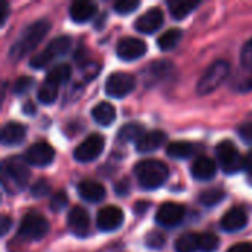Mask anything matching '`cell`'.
<instances>
[{
    "instance_id": "cell-1",
    "label": "cell",
    "mask_w": 252,
    "mask_h": 252,
    "mask_svg": "<svg viewBox=\"0 0 252 252\" xmlns=\"http://www.w3.org/2000/svg\"><path fill=\"white\" fill-rule=\"evenodd\" d=\"M50 30V22L46 19H38L32 24H30L21 37L16 40V43L10 47L9 56L13 59H21L22 56L28 55L31 50H34L40 41L46 37V34Z\"/></svg>"
},
{
    "instance_id": "cell-2",
    "label": "cell",
    "mask_w": 252,
    "mask_h": 252,
    "mask_svg": "<svg viewBox=\"0 0 252 252\" xmlns=\"http://www.w3.org/2000/svg\"><path fill=\"white\" fill-rule=\"evenodd\" d=\"M168 167L159 159H145L136 164L134 176L143 189L152 190L162 186L168 179Z\"/></svg>"
},
{
    "instance_id": "cell-3",
    "label": "cell",
    "mask_w": 252,
    "mask_h": 252,
    "mask_svg": "<svg viewBox=\"0 0 252 252\" xmlns=\"http://www.w3.org/2000/svg\"><path fill=\"white\" fill-rule=\"evenodd\" d=\"M27 161L15 157L9 158L3 162L1 167V174H3V186L12 192V190H19L24 189L25 185L28 183L30 179V170L27 167Z\"/></svg>"
},
{
    "instance_id": "cell-4",
    "label": "cell",
    "mask_w": 252,
    "mask_h": 252,
    "mask_svg": "<svg viewBox=\"0 0 252 252\" xmlns=\"http://www.w3.org/2000/svg\"><path fill=\"white\" fill-rule=\"evenodd\" d=\"M229 72H230L229 62H226L223 59L216 61L213 65L208 66V69L204 72V75L198 81V84H196V93L198 94H202V96L213 93L214 90H217L224 83V80L229 77Z\"/></svg>"
},
{
    "instance_id": "cell-5",
    "label": "cell",
    "mask_w": 252,
    "mask_h": 252,
    "mask_svg": "<svg viewBox=\"0 0 252 252\" xmlns=\"http://www.w3.org/2000/svg\"><path fill=\"white\" fill-rule=\"evenodd\" d=\"M71 49V38L68 35H61L53 38L46 49H43L40 53H37L35 56H32V59L30 61V66L35 68V69H43L46 68L55 58L58 56H63L69 52Z\"/></svg>"
},
{
    "instance_id": "cell-6",
    "label": "cell",
    "mask_w": 252,
    "mask_h": 252,
    "mask_svg": "<svg viewBox=\"0 0 252 252\" xmlns=\"http://www.w3.org/2000/svg\"><path fill=\"white\" fill-rule=\"evenodd\" d=\"M49 232V221L38 213H28L19 227H18V236L24 241H40L43 239Z\"/></svg>"
},
{
    "instance_id": "cell-7",
    "label": "cell",
    "mask_w": 252,
    "mask_h": 252,
    "mask_svg": "<svg viewBox=\"0 0 252 252\" xmlns=\"http://www.w3.org/2000/svg\"><path fill=\"white\" fill-rule=\"evenodd\" d=\"M216 155L221 170L226 174H235L244 170V158L230 140H223L216 146Z\"/></svg>"
},
{
    "instance_id": "cell-8",
    "label": "cell",
    "mask_w": 252,
    "mask_h": 252,
    "mask_svg": "<svg viewBox=\"0 0 252 252\" xmlns=\"http://www.w3.org/2000/svg\"><path fill=\"white\" fill-rule=\"evenodd\" d=\"M136 87V80L133 75L127 72H112L106 78L105 83V92L111 97H124L128 93H131Z\"/></svg>"
},
{
    "instance_id": "cell-9",
    "label": "cell",
    "mask_w": 252,
    "mask_h": 252,
    "mask_svg": "<svg viewBox=\"0 0 252 252\" xmlns=\"http://www.w3.org/2000/svg\"><path fill=\"white\" fill-rule=\"evenodd\" d=\"M105 139L100 134H90L74 149V159L78 162H92L102 154Z\"/></svg>"
},
{
    "instance_id": "cell-10",
    "label": "cell",
    "mask_w": 252,
    "mask_h": 252,
    "mask_svg": "<svg viewBox=\"0 0 252 252\" xmlns=\"http://www.w3.org/2000/svg\"><path fill=\"white\" fill-rule=\"evenodd\" d=\"M186 210L183 205L176 202H165L162 204L155 216V221L162 227H174L182 223L185 219Z\"/></svg>"
},
{
    "instance_id": "cell-11",
    "label": "cell",
    "mask_w": 252,
    "mask_h": 252,
    "mask_svg": "<svg viewBox=\"0 0 252 252\" xmlns=\"http://www.w3.org/2000/svg\"><path fill=\"white\" fill-rule=\"evenodd\" d=\"M124 223V213L115 205H108L99 210L96 216V226L102 232H114Z\"/></svg>"
},
{
    "instance_id": "cell-12",
    "label": "cell",
    "mask_w": 252,
    "mask_h": 252,
    "mask_svg": "<svg viewBox=\"0 0 252 252\" xmlns=\"http://www.w3.org/2000/svg\"><path fill=\"white\" fill-rule=\"evenodd\" d=\"M55 159V149L47 142H37L25 152V161L34 167H46Z\"/></svg>"
},
{
    "instance_id": "cell-13",
    "label": "cell",
    "mask_w": 252,
    "mask_h": 252,
    "mask_svg": "<svg viewBox=\"0 0 252 252\" xmlns=\"http://www.w3.org/2000/svg\"><path fill=\"white\" fill-rule=\"evenodd\" d=\"M146 53V43L136 37H124L117 43V55L123 61H136Z\"/></svg>"
},
{
    "instance_id": "cell-14",
    "label": "cell",
    "mask_w": 252,
    "mask_h": 252,
    "mask_svg": "<svg viewBox=\"0 0 252 252\" xmlns=\"http://www.w3.org/2000/svg\"><path fill=\"white\" fill-rule=\"evenodd\" d=\"M162 22H164L162 10L159 7H151L134 21V28L142 34H152L162 25Z\"/></svg>"
},
{
    "instance_id": "cell-15",
    "label": "cell",
    "mask_w": 252,
    "mask_h": 252,
    "mask_svg": "<svg viewBox=\"0 0 252 252\" xmlns=\"http://www.w3.org/2000/svg\"><path fill=\"white\" fill-rule=\"evenodd\" d=\"M66 223L69 230L77 235V236H86L89 233L90 229V217L89 213L83 208V207H72L71 211L68 213L66 217Z\"/></svg>"
},
{
    "instance_id": "cell-16",
    "label": "cell",
    "mask_w": 252,
    "mask_h": 252,
    "mask_svg": "<svg viewBox=\"0 0 252 252\" xmlns=\"http://www.w3.org/2000/svg\"><path fill=\"white\" fill-rule=\"evenodd\" d=\"M247 223H248V216H247L245 210L242 207H233L224 214L220 224L224 232L233 233V232L242 230L247 226Z\"/></svg>"
},
{
    "instance_id": "cell-17",
    "label": "cell",
    "mask_w": 252,
    "mask_h": 252,
    "mask_svg": "<svg viewBox=\"0 0 252 252\" xmlns=\"http://www.w3.org/2000/svg\"><path fill=\"white\" fill-rule=\"evenodd\" d=\"M190 173H192V177L195 180L207 182V180H211L216 176L217 165H216V162L211 158L199 157L198 159L193 161V164L190 167Z\"/></svg>"
},
{
    "instance_id": "cell-18",
    "label": "cell",
    "mask_w": 252,
    "mask_h": 252,
    "mask_svg": "<svg viewBox=\"0 0 252 252\" xmlns=\"http://www.w3.org/2000/svg\"><path fill=\"white\" fill-rule=\"evenodd\" d=\"M97 13V6L93 1H87V0H78L74 1L69 7V16L74 22L77 24H83L90 21L94 15Z\"/></svg>"
},
{
    "instance_id": "cell-19",
    "label": "cell",
    "mask_w": 252,
    "mask_h": 252,
    "mask_svg": "<svg viewBox=\"0 0 252 252\" xmlns=\"http://www.w3.org/2000/svg\"><path fill=\"white\" fill-rule=\"evenodd\" d=\"M25 134H27L25 126L15 123V121H10V123L3 126L0 139H1V143L6 146H15V145H19L25 139Z\"/></svg>"
},
{
    "instance_id": "cell-20",
    "label": "cell",
    "mask_w": 252,
    "mask_h": 252,
    "mask_svg": "<svg viewBox=\"0 0 252 252\" xmlns=\"http://www.w3.org/2000/svg\"><path fill=\"white\" fill-rule=\"evenodd\" d=\"M165 142V134L159 130H154L149 133H145L140 140L136 143V151L139 154H149L157 149H159Z\"/></svg>"
},
{
    "instance_id": "cell-21",
    "label": "cell",
    "mask_w": 252,
    "mask_h": 252,
    "mask_svg": "<svg viewBox=\"0 0 252 252\" xmlns=\"http://www.w3.org/2000/svg\"><path fill=\"white\" fill-rule=\"evenodd\" d=\"M77 192H78L80 198H83L87 202H100L106 195L105 188L100 183L93 182V180L81 182L77 188Z\"/></svg>"
},
{
    "instance_id": "cell-22",
    "label": "cell",
    "mask_w": 252,
    "mask_h": 252,
    "mask_svg": "<svg viewBox=\"0 0 252 252\" xmlns=\"http://www.w3.org/2000/svg\"><path fill=\"white\" fill-rule=\"evenodd\" d=\"M92 117L93 120L99 124V126H111L114 121H115V117H117V112H115V108L108 103V102H100L97 103L93 109H92Z\"/></svg>"
},
{
    "instance_id": "cell-23",
    "label": "cell",
    "mask_w": 252,
    "mask_h": 252,
    "mask_svg": "<svg viewBox=\"0 0 252 252\" xmlns=\"http://www.w3.org/2000/svg\"><path fill=\"white\" fill-rule=\"evenodd\" d=\"M171 69H173V65L170 62H167V61L154 62L145 69V83L146 84H154L159 78L167 77V74L171 72Z\"/></svg>"
},
{
    "instance_id": "cell-24",
    "label": "cell",
    "mask_w": 252,
    "mask_h": 252,
    "mask_svg": "<svg viewBox=\"0 0 252 252\" xmlns=\"http://www.w3.org/2000/svg\"><path fill=\"white\" fill-rule=\"evenodd\" d=\"M168 10L174 19H185L189 16L198 6L199 1H190V0H173L167 3Z\"/></svg>"
},
{
    "instance_id": "cell-25",
    "label": "cell",
    "mask_w": 252,
    "mask_h": 252,
    "mask_svg": "<svg viewBox=\"0 0 252 252\" xmlns=\"http://www.w3.org/2000/svg\"><path fill=\"white\" fill-rule=\"evenodd\" d=\"M196 152V146L190 142H173L167 146V154L168 157L174 158V159H188L190 158L193 154Z\"/></svg>"
},
{
    "instance_id": "cell-26",
    "label": "cell",
    "mask_w": 252,
    "mask_h": 252,
    "mask_svg": "<svg viewBox=\"0 0 252 252\" xmlns=\"http://www.w3.org/2000/svg\"><path fill=\"white\" fill-rule=\"evenodd\" d=\"M145 134V128L142 124L139 123H128V124H124L118 134H117V139L123 143H128V142H139L140 137Z\"/></svg>"
},
{
    "instance_id": "cell-27",
    "label": "cell",
    "mask_w": 252,
    "mask_h": 252,
    "mask_svg": "<svg viewBox=\"0 0 252 252\" xmlns=\"http://www.w3.org/2000/svg\"><path fill=\"white\" fill-rule=\"evenodd\" d=\"M69 78H71V66L66 65V63H61V65L53 66L49 71L44 81L50 83V84H53V86H56L59 89V86L65 84Z\"/></svg>"
},
{
    "instance_id": "cell-28",
    "label": "cell",
    "mask_w": 252,
    "mask_h": 252,
    "mask_svg": "<svg viewBox=\"0 0 252 252\" xmlns=\"http://www.w3.org/2000/svg\"><path fill=\"white\" fill-rule=\"evenodd\" d=\"M182 30L180 28H170V30H167L164 34H161L159 37H158V47L161 49V50H171V49H174L177 44H179V41H180V38H182Z\"/></svg>"
},
{
    "instance_id": "cell-29",
    "label": "cell",
    "mask_w": 252,
    "mask_h": 252,
    "mask_svg": "<svg viewBox=\"0 0 252 252\" xmlns=\"http://www.w3.org/2000/svg\"><path fill=\"white\" fill-rule=\"evenodd\" d=\"M176 252H196L199 251V235L185 233L176 241Z\"/></svg>"
},
{
    "instance_id": "cell-30",
    "label": "cell",
    "mask_w": 252,
    "mask_h": 252,
    "mask_svg": "<svg viewBox=\"0 0 252 252\" xmlns=\"http://www.w3.org/2000/svg\"><path fill=\"white\" fill-rule=\"evenodd\" d=\"M37 97L41 103H46V105H50L56 100L58 97V87L50 84V83H46L43 81V84L38 87V92H37Z\"/></svg>"
},
{
    "instance_id": "cell-31",
    "label": "cell",
    "mask_w": 252,
    "mask_h": 252,
    "mask_svg": "<svg viewBox=\"0 0 252 252\" xmlns=\"http://www.w3.org/2000/svg\"><path fill=\"white\" fill-rule=\"evenodd\" d=\"M224 196H226V193L220 189H208L199 195V202L205 207H214V205L220 204Z\"/></svg>"
},
{
    "instance_id": "cell-32",
    "label": "cell",
    "mask_w": 252,
    "mask_h": 252,
    "mask_svg": "<svg viewBox=\"0 0 252 252\" xmlns=\"http://www.w3.org/2000/svg\"><path fill=\"white\" fill-rule=\"evenodd\" d=\"M220 245V239L213 233H201L199 235V251L216 252Z\"/></svg>"
},
{
    "instance_id": "cell-33",
    "label": "cell",
    "mask_w": 252,
    "mask_h": 252,
    "mask_svg": "<svg viewBox=\"0 0 252 252\" xmlns=\"http://www.w3.org/2000/svg\"><path fill=\"white\" fill-rule=\"evenodd\" d=\"M34 84H35V81H34V78L32 77H28V75H24V77H19L16 81H15V84H13V93L15 94H18V96H21V94H25V93H28L32 87H34Z\"/></svg>"
},
{
    "instance_id": "cell-34",
    "label": "cell",
    "mask_w": 252,
    "mask_h": 252,
    "mask_svg": "<svg viewBox=\"0 0 252 252\" xmlns=\"http://www.w3.org/2000/svg\"><path fill=\"white\" fill-rule=\"evenodd\" d=\"M140 6L139 0H118L114 3V10L120 15H128Z\"/></svg>"
},
{
    "instance_id": "cell-35",
    "label": "cell",
    "mask_w": 252,
    "mask_h": 252,
    "mask_svg": "<svg viewBox=\"0 0 252 252\" xmlns=\"http://www.w3.org/2000/svg\"><path fill=\"white\" fill-rule=\"evenodd\" d=\"M145 244L151 250H161L167 244V238L159 232H151V233H148Z\"/></svg>"
},
{
    "instance_id": "cell-36",
    "label": "cell",
    "mask_w": 252,
    "mask_h": 252,
    "mask_svg": "<svg viewBox=\"0 0 252 252\" xmlns=\"http://www.w3.org/2000/svg\"><path fill=\"white\" fill-rule=\"evenodd\" d=\"M66 205H68V196H66V193H65L63 190L56 192V193L50 198V210L55 211V213L62 211Z\"/></svg>"
},
{
    "instance_id": "cell-37",
    "label": "cell",
    "mask_w": 252,
    "mask_h": 252,
    "mask_svg": "<svg viewBox=\"0 0 252 252\" xmlns=\"http://www.w3.org/2000/svg\"><path fill=\"white\" fill-rule=\"evenodd\" d=\"M241 63L245 69L252 71V38L245 43L241 52Z\"/></svg>"
},
{
    "instance_id": "cell-38",
    "label": "cell",
    "mask_w": 252,
    "mask_h": 252,
    "mask_svg": "<svg viewBox=\"0 0 252 252\" xmlns=\"http://www.w3.org/2000/svg\"><path fill=\"white\" fill-rule=\"evenodd\" d=\"M31 195L32 196H35V198H43V196H46L49 192H50V186H49V183L46 182V180H38V182H35L34 185H32V188H31Z\"/></svg>"
},
{
    "instance_id": "cell-39",
    "label": "cell",
    "mask_w": 252,
    "mask_h": 252,
    "mask_svg": "<svg viewBox=\"0 0 252 252\" xmlns=\"http://www.w3.org/2000/svg\"><path fill=\"white\" fill-rule=\"evenodd\" d=\"M239 137L247 143V145H252V123H245L238 128Z\"/></svg>"
},
{
    "instance_id": "cell-40",
    "label": "cell",
    "mask_w": 252,
    "mask_h": 252,
    "mask_svg": "<svg viewBox=\"0 0 252 252\" xmlns=\"http://www.w3.org/2000/svg\"><path fill=\"white\" fill-rule=\"evenodd\" d=\"M128 189H130V185H128V182H127L126 179L121 180V182H118V183L115 185V193H117V195L124 196V195L128 193Z\"/></svg>"
},
{
    "instance_id": "cell-41",
    "label": "cell",
    "mask_w": 252,
    "mask_h": 252,
    "mask_svg": "<svg viewBox=\"0 0 252 252\" xmlns=\"http://www.w3.org/2000/svg\"><path fill=\"white\" fill-rule=\"evenodd\" d=\"M227 252H252V245L248 242H241L233 245Z\"/></svg>"
},
{
    "instance_id": "cell-42",
    "label": "cell",
    "mask_w": 252,
    "mask_h": 252,
    "mask_svg": "<svg viewBox=\"0 0 252 252\" xmlns=\"http://www.w3.org/2000/svg\"><path fill=\"white\" fill-rule=\"evenodd\" d=\"M0 226H1V236H4L7 232H9V229L12 227V220H10V217H7V216H1V219H0Z\"/></svg>"
},
{
    "instance_id": "cell-43",
    "label": "cell",
    "mask_w": 252,
    "mask_h": 252,
    "mask_svg": "<svg viewBox=\"0 0 252 252\" xmlns=\"http://www.w3.org/2000/svg\"><path fill=\"white\" fill-rule=\"evenodd\" d=\"M0 6H1V10H0V25L3 27L6 19H7V16H9V4L6 1H1Z\"/></svg>"
},
{
    "instance_id": "cell-44",
    "label": "cell",
    "mask_w": 252,
    "mask_h": 252,
    "mask_svg": "<svg viewBox=\"0 0 252 252\" xmlns=\"http://www.w3.org/2000/svg\"><path fill=\"white\" fill-rule=\"evenodd\" d=\"M244 170L251 176L252 179V151L247 154V157H244Z\"/></svg>"
},
{
    "instance_id": "cell-45",
    "label": "cell",
    "mask_w": 252,
    "mask_h": 252,
    "mask_svg": "<svg viewBox=\"0 0 252 252\" xmlns=\"http://www.w3.org/2000/svg\"><path fill=\"white\" fill-rule=\"evenodd\" d=\"M22 111H24V114H27V115H34V114L37 112V109H35L34 103H32V102H30V100L24 103Z\"/></svg>"
},
{
    "instance_id": "cell-46",
    "label": "cell",
    "mask_w": 252,
    "mask_h": 252,
    "mask_svg": "<svg viewBox=\"0 0 252 252\" xmlns=\"http://www.w3.org/2000/svg\"><path fill=\"white\" fill-rule=\"evenodd\" d=\"M148 207H149V204H148V202H139V204H136L134 210H136V213H137V214H143V211H145Z\"/></svg>"
},
{
    "instance_id": "cell-47",
    "label": "cell",
    "mask_w": 252,
    "mask_h": 252,
    "mask_svg": "<svg viewBox=\"0 0 252 252\" xmlns=\"http://www.w3.org/2000/svg\"><path fill=\"white\" fill-rule=\"evenodd\" d=\"M242 90H252V75L242 84Z\"/></svg>"
}]
</instances>
